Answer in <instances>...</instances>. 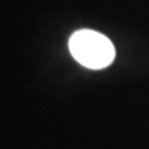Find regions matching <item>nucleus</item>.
Here are the masks:
<instances>
[{"label":"nucleus","mask_w":149,"mask_h":149,"mask_svg":"<svg viewBox=\"0 0 149 149\" xmlns=\"http://www.w3.org/2000/svg\"><path fill=\"white\" fill-rule=\"evenodd\" d=\"M69 49L81 65L91 70L105 69L116 58V49L110 38L91 29L74 32L69 40Z\"/></svg>","instance_id":"obj_1"}]
</instances>
